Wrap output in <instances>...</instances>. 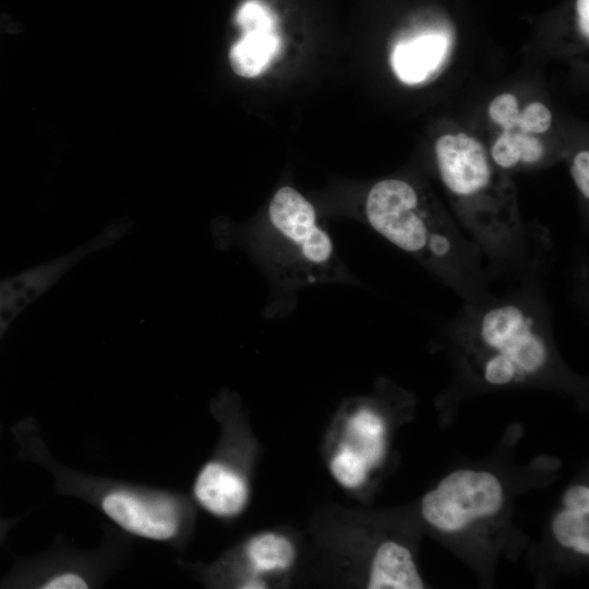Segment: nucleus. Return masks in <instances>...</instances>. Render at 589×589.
<instances>
[{"label": "nucleus", "mask_w": 589, "mask_h": 589, "mask_svg": "<svg viewBox=\"0 0 589 589\" xmlns=\"http://www.w3.org/2000/svg\"><path fill=\"white\" fill-rule=\"evenodd\" d=\"M364 215L375 232L469 301L485 294L481 250L410 182H376L366 194Z\"/></svg>", "instance_id": "f257e3e1"}, {"label": "nucleus", "mask_w": 589, "mask_h": 589, "mask_svg": "<svg viewBox=\"0 0 589 589\" xmlns=\"http://www.w3.org/2000/svg\"><path fill=\"white\" fill-rule=\"evenodd\" d=\"M457 323L469 349L482 353L483 380L506 385L540 373L550 360L549 313L527 294L470 300Z\"/></svg>", "instance_id": "f03ea898"}, {"label": "nucleus", "mask_w": 589, "mask_h": 589, "mask_svg": "<svg viewBox=\"0 0 589 589\" xmlns=\"http://www.w3.org/2000/svg\"><path fill=\"white\" fill-rule=\"evenodd\" d=\"M36 457L53 478L60 495L86 502L128 534L175 542L183 533L187 508L178 495L75 471L58 464L40 441L36 443Z\"/></svg>", "instance_id": "7ed1b4c3"}, {"label": "nucleus", "mask_w": 589, "mask_h": 589, "mask_svg": "<svg viewBox=\"0 0 589 589\" xmlns=\"http://www.w3.org/2000/svg\"><path fill=\"white\" fill-rule=\"evenodd\" d=\"M435 160L445 188L462 205L464 226L482 228L494 223L508 201V184L493 170L483 144L465 133L442 135Z\"/></svg>", "instance_id": "20e7f679"}, {"label": "nucleus", "mask_w": 589, "mask_h": 589, "mask_svg": "<svg viewBox=\"0 0 589 589\" xmlns=\"http://www.w3.org/2000/svg\"><path fill=\"white\" fill-rule=\"evenodd\" d=\"M503 500L502 484L493 473L459 469L423 496L421 514L437 530L457 532L497 513Z\"/></svg>", "instance_id": "39448f33"}, {"label": "nucleus", "mask_w": 589, "mask_h": 589, "mask_svg": "<svg viewBox=\"0 0 589 589\" xmlns=\"http://www.w3.org/2000/svg\"><path fill=\"white\" fill-rule=\"evenodd\" d=\"M124 544L109 539L100 549L81 552L68 546L50 549L37 564L32 587L39 589L96 588L116 569Z\"/></svg>", "instance_id": "423d86ee"}, {"label": "nucleus", "mask_w": 589, "mask_h": 589, "mask_svg": "<svg viewBox=\"0 0 589 589\" xmlns=\"http://www.w3.org/2000/svg\"><path fill=\"white\" fill-rule=\"evenodd\" d=\"M268 217L273 228L308 264L324 266L334 259L330 236L316 220L313 205L297 190L283 187L274 194Z\"/></svg>", "instance_id": "0eeeda50"}, {"label": "nucleus", "mask_w": 589, "mask_h": 589, "mask_svg": "<svg viewBox=\"0 0 589 589\" xmlns=\"http://www.w3.org/2000/svg\"><path fill=\"white\" fill-rule=\"evenodd\" d=\"M193 495L197 504L209 514L231 517L242 512L249 491L239 473L218 460H212L199 471Z\"/></svg>", "instance_id": "6e6552de"}, {"label": "nucleus", "mask_w": 589, "mask_h": 589, "mask_svg": "<svg viewBox=\"0 0 589 589\" xmlns=\"http://www.w3.org/2000/svg\"><path fill=\"white\" fill-rule=\"evenodd\" d=\"M368 588L422 589L424 584L410 551L397 542L386 541L374 554Z\"/></svg>", "instance_id": "1a4fd4ad"}, {"label": "nucleus", "mask_w": 589, "mask_h": 589, "mask_svg": "<svg viewBox=\"0 0 589 589\" xmlns=\"http://www.w3.org/2000/svg\"><path fill=\"white\" fill-rule=\"evenodd\" d=\"M446 46V39L441 35H423L399 43L392 53L396 75L408 84L425 80L443 59Z\"/></svg>", "instance_id": "9d476101"}, {"label": "nucleus", "mask_w": 589, "mask_h": 589, "mask_svg": "<svg viewBox=\"0 0 589 589\" xmlns=\"http://www.w3.org/2000/svg\"><path fill=\"white\" fill-rule=\"evenodd\" d=\"M279 50L276 32L243 33L229 52L232 70L240 76L254 77L261 74Z\"/></svg>", "instance_id": "9b49d317"}, {"label": "nucleus", "mask_w": 589, "mask_h": 589, "mask_svg": "<svg viewBox=\"0 0 589 589\" xmlns=\"http://www.w3.org/2000/svg\"><path fill=\"white\" fill-rule=\"evenodd\" d=\"M384 422L370 409H360L348 420L344 442L361 455L372 468L384 454Z\"/></svg>", "instance_id": "f8f14e48"}, {"label": "nucleus", "mask_w": 589, "mask_h": 589, "mask_svg": "<svg viewBox=\"0 0 589 589\" xmlns=\"http://www.w3.org/2000/svg\"><path fill=\"white\" fill-rule=\"evenodd\" d=\"M247 555L255 572L272 573L292 564L294 549L286 537L268 532L256 536L248 543Z\"/></svg>", "instance_id": "ddd939ff"}, {"label": "nucleus", "mask_w": 589, "mask_h": 589, "mask_svg": "<svg viewBox=\"0 0 589 589\" xmlns=\"http://www.w3.org/2000/svg\"><path fill=\"white\" fill-rule=\"evenodd\" d=\"M552 531L561 545L589 554V510L564 506L552 521Z\"/></svg>", "instance_id": "4468645a"}, {"label": "nucleus", "mask_w": 589, "mask_h": 589, "mask_svg": "<svg viewBox=\"0 0 589 589\" xmlns=\"http://www.w3.org/2000/svg\"><path fill=\"white\" fill-rule=\"evenodd\" d=\"M370 468L365 459L345 443L330 461L334 478L349 489L360 486L365 481Z\"/></svg>", "instance_id": "2eb2a0df"}, {"label": "nucleus", "mask_w": 589, "mask_h": 589, "mask_svg": "<svg viewBox=\"0 0 589 589\" xmlns=\"http://www.w3.org/2000/svg\"><path fill=\"white\" fill-rule=\"evenodd\" d=\"M237 23L243 33L275 32V19L261 2L251 0L241 5L237 13Z\"/></svg>", "instance_id": "dca6fc26"}, {"label": "nucleus", "mask_w": 589, "mask_h": 589, "mask_svg": "<svg viewBox=\"0 0 589 589\" xmlns=\"http://www.w3.org/2000/svg\"><path fill=\"white\" fill-rule=\"evenodd\" d=\"M519 112L517 98L510 93L498 95L489 106L490 119L504 131H512L517 127Z\"/></svg>", "instance_id": "f3484780"}, {"label": "nucleus", "mask_w": 589, "mask_h": 589, "mask_svg": "<svg viewBox=\"0 0 589 589\" xmlns=\"http://www.w3.org/2000/svg\"><path fill=\"white\" fill-rule=\"evenodd\" d=\"M552 122V115L541 103H531L519 112L517 127L520 131L531 134L545 132Z\"/></svg>", "instance_id": "a211bd4d"}, {"label": "nucleus", "mask_w": 589, "mask_h": 589, "mask_svg": "<svg viewBox=\"0 0 589 589\" xmlns=\"http://www.w3.org/2000/svg\"><path fill=\"white\" fill-rule=\"evenodd\" d=\"M493 161L502 169H513L519 165V148L515 132L504 131L491 149Z\"/></svg>", "instance_id": "6ab92c4d"}, {"label": "nucleus", "mask_w": 589, "mask_h": 589, "mask_svg": "<svg viewBox=\"0 0 589 589\" xmlns=\"http://www.w3.org/2000/svg\"><path fill=\"white\" fill-rule=\"evenodd\" d=\"M519 148V165H534L541 161L544 156L543 143L532 135L522 131L515 132Z\"/></svg>", "instance_id": "aec40b11"}, {"label": "nucleus", "mask_w": 589, "mask_h": 589, "mask_svg": "<svg viewBox=\"0 0 589 589\" xmlns=\"http://www.w3.org/2000/svg\"><path fill=\"white\" fill-rule=\"evenodd\" d=\"M570 173L575 185L585 199L589 197V153H577L570 165Z\"/></svg>", "instance_id": "412c9836"}, {"label": "nucleus", "mask_w": 589, "mask_h": 589, "mask_svg": "<svg viewBox=\"0 0 589 589\" xmlns=\"http://www.w3.org/2000/svg\"><path fill=\"white\" fill-rule=\"evenodd\" d=\"M564 506L589 510V489L587 485L578 484L569 488L563 497Z\"/></svg>", "instance_id": "4be33fe9"}, {"label": "nucleus", "mask_w": 589, "mask_h": 589, "mask_svg": "<svg viewBox=\"0 0 589 589\" xmlns=\"http://www.w3.org/2000/svg\"><path fill=\"white\" fill-rule=\"evenodd\" d=\"M577 12L579 16L580 29L586 36L589 37V0H577Z\"/></svg>", "instance_id": "5701e85b"}]
</instances>
